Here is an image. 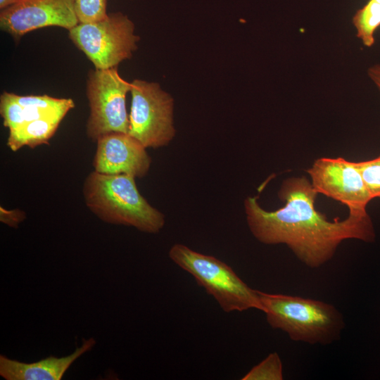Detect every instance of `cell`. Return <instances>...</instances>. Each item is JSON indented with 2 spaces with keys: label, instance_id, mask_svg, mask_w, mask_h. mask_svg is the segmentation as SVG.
Segmentation results:
<instances>
[{
  "label": "cell",
  "instance_id": "4",
  "mask_svg": "<svg viewBox=\"0 0 380 380\" xmlns=\"http://www.w3.org/2000/svg\"><path fill=\"white\" fill-rule=\"evenodd\" d=\"M169 257L190 274L224 312L253 308L262 311L258 291L248 286L225 262L180 243L170 248Z\"/></svg>",
  "mask_w": 380,
  "mask_h": 380
},
{
  "label": "cell",
  "instance_id": "7",
  "mask_svg": "<svg viewBox=\"0 0 380 380\" xmlns=\"http://www.w3.org/2000/svg\"><path fill=\"white\" fill-rule=\"evenodd\" d=\"M128 134L146 148L167 146L175 135L173 99L156 82H132Z\"/></svg>",
  "mask_w": 380,
  "mask_h": 380
},
{
  "label": "cell",
  "instance_id": "11",
  "mask_svg": "<svg viewBox=\"0 0 380 380\" xmlns=\"http://www.w3.org/2000/svg\"><path fill=\"white\" fill-rule=\"evenodd\" d=\"M74 107L72 99H58L46 94L20 96L4 91L0 96V114L4 126L8 130L48 116H65Z\"/></svg>",
  "mask_w": 380,
  "mask_h": 380
},
{
  "label": "cell",
  "instance_id": "16",
  "mask_svg": "<svg viewBox=\"0 0 380 380\" xmlns=\"http://www.w3.org/2000/svg\"><path fill=\"white\" fill-rule=\"evenodd\" d=\"M79 23L101 20L107 15V0H73Z\"/></svg>",
  "mask_w": 380,
  "mask_h": 380
},
{
  "label": "cell",
  "instance_id": "5",
  "mask_svg": "<svg viewBox=\"0 0 380 380\" xmlns=\"http://www.w3.org/2000/svg\"><path fill=\"white\" fill-rule=\"evenodd\" d=\"M68 36L95 69L115 68L131 58L139 40L133 22L121 12L108 13L99 21L79 23Z\"/></svg>",
  "mask_w": 380,
  "mask_h": 380
},
{
  "label": "cell",
  "instance_id": "10",
  "mask_svg": "<svg viewBox=\"0 0 380 380\" xmlns=\"http://www.w3.org/2000/svg\"><path fill=\"white\" fill-rule=\"evenodd\" d=\"M93 160L94 171L107 175H147L151 158L141 142L128 133L111 132L99 137Z\"/></svg>",
  "mask_w": 380,
  "mask_h": 380
},
{
  "label": "cell",
  "instance_id": "19",
  "mask_svg": "<svg viewBox=\"0 0 380 380\" xmlns=\"http://www.w3.org/2000/svg\"><path fill=\"white\" fill-rule=\"evenodd\" d=\"M367 73L380 91V65L377 64L371 66L368 69Z\"/></svg>",
  "mask_w": 380,
  "mask_h": 380
},
{
  "label": "cell",
  "instance_id": "15",
  "mask_svg": "<svg viewBox=\"0 0 380 380\" xmlns=\"http://www.w3.org/2000/svg\"><path fill=\"white\" fill-rule=\"evenodd\" d=\"M242 380H282L283 367L279 355L274 352L269 354L258 365L254 366Z\"/></svg>",
  "mask_w": 380,
  "mask_h": 380
},
{
  "label": "cell",
  "instance_id": "9",
  "mask_svg": "<svg viewBox=\"0 0 380 380\" xmlns=\"http://www.w3.org/2000/svg\"><path fill=\"white\" fill-rule=\"evenodd\" d=\"M78 23L73 0H20L0 12L1 30L15 41L39 28L57 26L70 30Z\"/></svg>",
  "mask_w": 380,
  "mask_h": 380
},
{
  "label": "cell",
  "instance_id": "3",
  "mask_svg": "<svg viewBox=\"0 0 380 380\" xmlns=\"http://www.w3.org/2000/svg\"><path fill=\"white\" fill-rule=\"evenodd\" d=\"M267 323L294 341L328 345L340 338L345 323L331 304L311 298L258 291Z\"/></svg>",
  "mask_w": 380,
  "mask_h": 380
},
{
  "label": "cell",
  "instance_id": "17",
  "mask_svg": "<svg viewBox=\"0 0 380 380\" xmlns=\"http://www.w3.org/2000/svg\"><path fill=\"white\" fill-rule=\"evenodd\" d=\"M365 184L373 198H380V156L371 160L357 162Z\"/></svg>",
  "mask_w": 380,
  "mask_h": 380
},
{
  "label": "cell",
  "instance_id": "13",
  "mask_svg": "<svg viewBox=\"0 0 380 380\" xmlns=\"http://www.w3.org/2000/svg\"><path fill=\"white\" fill-rule=\"evenodd\" d=\"M64 117L61 115L48 116L8 130V147L17 151L25 146L34 148L49 144Z\"/></svg>",
  "mask_w": 380,
  "mask_h": 380
},
{
  "label": "cell",
  "instance_id": "20",
  "mask_svg": "<svg viewBox=\"0 0 380 380\" xmlns=\"http://www.w3.org/2000/svg\"><path fill=\"white\" fill-rule=\"evenodd\" d=\"M20 0H0V9H4L8 6H10Z\"/></svg>",
  "mask_w": 380,
  "mask_h": 380
},
{
  "label": "cell",
  "instance_id": "14",
  "mask_svg": "<svg viewBox=\"0 0 380 380\" xmlns=\"http://www.w3.org/2000/svg\"><path fill=\"white\" fill-rule=\"evenodd\" d=\"M356 36L363 45L372 47L375 43L374 33L380 27V0H369L353 17Z\"/></svg>",
  "mask_w": 380,
  "mask_h": 380
},
{
  "label": "cell",
  "instance_id": "18",
  "mask_svg": "<svg viewBox=\"0 0 380 380\" xmlns=\"http://www.w3.org/2000/svg\"><path fill=\"white\" fill-rule=\"evenodd\" d=\"M26 218L24 211L18 209L8 210L0 208V220L1 222L13 228H18V224Z\"/></svg>",
  "mask_w": 380,
  "mask_h": 380
},
{
  "label": "cell",
  "instance_id": "2",
  "mask_svg": "<svg viewBox=\"0 0 380 380\" xmlns=\"http://www.w3.org/2000/svg\"><path fill=\"white\" fill-rule=\"evenodd\" d=\"M82 193L87 207L105 222L149 234L159 232L165 225L164 215L140 194L131 175L93 171L84 182Z\"/></svg>",
  "mask_w": 380,
  "mask_h": 380
},
{
  "label": "cell",
  "instance_id": "1",
  "mask_svg": "<svg viewBox=\"0 0 380 380\" xmlns=\"http://www.w3.org/2000/svg\"><path fill=\"white\" fill-rule=\"evenodd\" d=\"M317 192L306 177L283 181L278 196L284 205L267 211L256 197H248L244 209L249 229L265 244H285L306 266L317 268L329 261L346 239L372 242L375 233L367 213L349 212L343 220L329 221L315 208Z\"/></svg>",
  "mask_w": 380,
  "mask_h": 380
},
{
  "label": "cell",
  "instance_id": "12",
  "mask_svg": "<svg viewBox=\"0 0 380 380\" xmlns=\"http://www.w3.org/2000/svg\"><path fill=\"white\" fill-rule=\"evenodd\" d=\"M94 338L83 339L82 345L70 355H50L37 362L25 363L0 355V375L6 380H61L72 364L96 345Z\"/></svg>",
  "mask_w": 380,
  "mask_h": 380
},
{
  "label": "cell",
  "instance_id": "6",
  "mask_svg": "<svg viewBox=\"0 0 380 380\" xmlns=\"http://www.w3.org/2000/svg\"><path fill=\"white\" fill-rule=\"evenodd\" d=\"M131 88V82L119 75L117 67L89 71L87 96L90 113L86 132L91 141L96 142L111 132L128 133L126 95Z\"/></svg>",
  "mask_w": 380,
  "mask_h": 380
},
{
  "label": "cell",
  "instance_id": "8",
  "mask_svg": "<svg viewBox=\"0 0 380 380\" xmlns=\"http://www.w3.org/2000/svg\"><path fill=\"white\" fill-rule=\"evenodd\" d=\"M317 194L344 204L349 212L365 213L371 197L357 162L343 158H319L307 170Z\"/></svg>",
  "mask_w": 380,
  "mask_h": 380
}]
</instances>
